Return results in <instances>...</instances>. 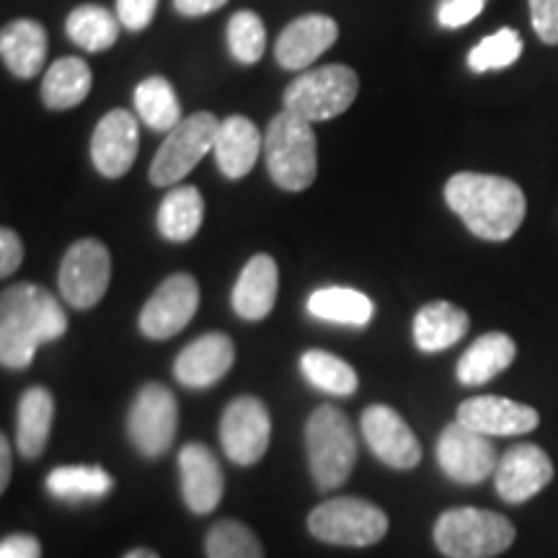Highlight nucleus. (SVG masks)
<instances>
[{
  "instance_id": "obj_1",
  "label": "nucleus",
  "mask_w": 558,
  "mask_h": 558,
  "mask_svg": "<svg viewBox=\"0 0 558 558\" xmlns=\"http://www.w3.org/2000/svg\"><path fill=\"white\" fill-rule=\"evenodd\" d=\"M68 331V316L50 290L19 282L0 295V362L9 369H26L37 349Z\"/></svg>"
},
{
  "instance_id": "obj_2",
  "label": "nucleus",
  "mask_w": 558,
  "mask_h": 558,
  "mask_svg": "<svg viewBox=\"0 0 558 558\" xmlns=\"http://www.w3.org/2000/svg\"><path fill=\"white\" fill-rule=\"evenodd\" d=\"M445 202L473 235L494 243L512 239L527 213L520 186L494 173H456L445 184Z\"/></svg>"
},
{
  "instance_id": "obj_3",
  "label": "nucleus",
  "mask_w": 558,
  "mask_h": 558,
  "mask_svg": "<svg viewBox=\"0 0 558 558\" xmlns=\"http://www.w3.org/2000/svg\"><path fill=\"white\" fill-rule=\"evenodd\" d=\"M269 177L279 190L305 192L316 181L318 145L313 122L282 109L264 135Z\"/></svg>"
},
{
  "instance_id": "obj_4",
  "label": "nucleus",
  "mask_w": 558,
  "mask_h": 558,
  "mask_svg": "<svg viewBox=\"0 0 558 558\" xmlns=\"http://www.w3.org/2000/svg\"><path fill=\"white\" fill-rule=\"evenodd\" d=\"M305 450L313 481L320 492L347 484L357 463V437L344 411L320 407L305 422Z\"/></svg>"
},
{
  "instance_id": "obj_5",
  "label": "nucleus",
  "mask_w": 558,
  "mask_h": 558,
  "mask_svg": "<svg viewBox=\"0 0 558 558\" xmlns=\"http://www.w3.org/2000/svg\"><path fill=\"white\" fill-rule=\"evenodd\" d=\"M514 535L505 514L476 507L448 509L435 525V543L448 558H494L512 546Z\"/></svg>"
},
{
  "instance_id": "obj_6",
  "label": "nucleus",
  "mask_w": 558,
  "mask_h": 558,
  "mask_svg": "<svg viewBox=\"0 0 558 558\" xmlns=\"http://www.w3.org/2000/svg\"><path fill=\"white\" fill-rule=\"evenodd\" d=\"M360 94V78L347 65H324L292 81L284 90V109L308 122H329L344 114Z\"/></svg>"
},
{
  "instance_id": "obj_7",
  "label": "nucleus",
  "mask_w": 558,
  "mask_h": 558,
  "mask_svg": "<svg viewBox=\"0 0 558 558\" xmlns=\"http://www.w3.org/2000/svg\"><path fill=\"white\" fill-rule=\"evenodd\" d=\"M313 538L331 546H375L386 538L388 514L378 505L357 497H337L318 505L308 514Z\"/></svg>"
},
{
  "instance_id": "obj_8",
  "label": "nucleus",
  "mask_w": 558,
  "mask_h": 558,
  "mask_svg": "<svg viewBox=\"0 0 558 558\" xmlns=\"http://www.w3.org/2000/svg\"><path fill=\"white\" fill-rule=\"evenodd\" d=\"M220 122L209 111H197V114L181 120L177 128L169 132V137L160 143L150 163V181L156 186L179 184L181 179L190 177L194 166L215 148Z\"/></svg>"
},
{
  "instance_id": "obj_9",
  "label": "nucleus",
  "mask_w": 558,
  "mask_h": 558,
  "mask_svg": "<svg viewBox=\"0 0 558 558\" xmlns=\"http://www.w3.org/2000/svg\"><path fill=\"white\" fill-rule=\"evenodd\" d=\"M128 429L140 456H166L179 429V403L171 388L160 386V383H148L140 388L130 407Z\"/></svg>"
},
{
  "instance_id": "obj_10",
  "label": "nucleus",
  "mask_w": 558,
  "mask_h": 558,
  "mask_svg": "<svg viewBox=\"0 0 558 558\" xmlns=\"http://www.w3.org/2000/svg\"><path fill=\"white\" fill-rule=\"evenodd\" d=\"M111 279L109 248L96 239L75 241L62 256L60 264V292L68 305L78 311L94 308L107 295Z\"/></svg>"
},
{
  "instance_id": "obj_11",
  "label": "nucleus",
  "mask_w": 558,
  "mask_h": 558,
  "mask_svg": "<svg viewBox=\"0 0 558 558\" xmlns=\"http://www.w3.org/2000/svg\"><path fill=\"white\" fill-rule=\"evenodd\" d=\"M199 308V284L186 271L166 277L140 311V331L148 339H171L186 329Z\"/></svg>"
},
{
  "instance_id": "obj_12",
  "label": "nucleus",
  "mask_w": 558,
  "mask_h": 558,
  "mask_svg": "<svg viewBox=\"0 0 558 558\" xmlns=\"http://www.w3.org/2000/svg\"><path fill=\"white\" fill-rule=\"evenodd\" d=\"M271 439V416L264 401L241 396L230 401L220 418V442L226 456L239 465H254L264 458Z\"/></svg>"
},
{
  "instance_id": "obj_13",
  "label": "nucleus",
  "mask_w": 558,
  "mask_h": 558,
  "mask_svg": "<svg viewBox=\"0 0 558 558\" xmlns=\"http://www.w3.org/2000/svg\"><path fill=\"white\" fill-rule=\"evenodd\" d=\"M437 460L445 476L458 481V484H481L484 478L494 476L499 465L497 448L492 445V439L469 429L458 418L439 435Z\"/></svg>"
},
{
  "instance_id": "obj_14",
  "label": "nucleus",
  "mask_w": 558,
  "mask_h": 558,
  "mask_svg": "<svg viewBox=\"0 0 558 558\" xmlns=\"http://www.w3.org/2000/svg\"><path fill=\"white\" fill-rule=\"evenodd\" d=\"M360 424L362 437H365L375 458L396 471L416 469L418 460H422V445L401 414H396L390 407H383V403H375V407L365 409Z\"/></svg>"
},
{
  "instance_id": "obj_15",
  "label": "nucleus",
  "mask_w": 558,
  "mask_h": 558,
  "mask_svg": "<svg viewBox=\"0 0 558 558\" xmlns=\"http://www.w3.org/2000/svg\"><path fill=\"white\" fill-rule=\"evenodd\" d=\"M499 497L509 505H522L533 499L554 481V463L546 456V450L533 442H522L509 448L499 458L497 471H494Z\"/></svg>"
},
{
  "instance_id": "obj_16",
  "label": "nucleus",
  "mask_w": 558,
  "mask_h": 558,
  "mask_svg": "<svg viewBox=\"0 0 558 558\" xmlns=\"http://www.w3.org/2000/svg\"><path fill=\"white\" fill-rule=\"evenodd\" d=\"M140 148V128L128 109L104 114L90 135V160L107 179H120L132 169Z\"/></svg>"
},
{
  "instance_id": "obj_17",
  "label": "nucleus",
  "mask_w": 558,
  "mask_h": 558,
  "mask_svg": "<svg viewBox=\"0 0 558 558\" xmlns=\"http://www.w3.org/2000/svg\"><path fill=\"white\" fill-rule=\"evenodd\" d=\"M458 422L486 437L527 435L541 424L538 411L501 396H473L458 407Z\"/></svg>"
},
{
  "instance_id": "obj_18",
  "label": "nucleus",
  "mask_w": 558,
  "mask_h": 558,
  "mask_svg": "<svg viewBox=\"0 0 558 558\" xmlns=\"http://www.w3.org/2000/svg\"><path fill=\"white\" fill-rule=\"evenodd\" d=\"M179 473H181V497L194 514H209L220 505L222 492H226V478L207 445L190 442L179 452Z\"/></svg>"
},
{
  "instance_id": "obj_19",
  "label": "nucleus",
  "mask_w": 558,
  "mask_h": 558,
  "mask_svg": "<svg viewBox=\"0 0 558 558\" xmlns=\"http://www.w3.org/2000/svg\"><path fill=\"white\" fill-rule=\"evenodd\" d=\"M233 339L220 331H213L184 347V352L173 362V375L184 388L205 390L226 378L228 369L233 367Z\"/></svg>"
},
{
  "instance_id": "obj_20",
  "label": "nucleus",
  "mask_w": 558,
  "mask_h": 558,
  "mask_svg": "<svg viewBox=\"0 0 558 558\" xmlns=\"http://www.w3.org/2000/svg\"><path fill=\"white\" fill-rule=\"evenodd\" d=\"M339 37L337 21L326 13H308L290 21L279 34L275 58L284 70H305L318 60Z\"/></svg>"
},
{
  "instance_id": "obj_21",
  "label": "nucleus",
  "mask_w": 558,
  "mask_h": 558,
  "mask_svg": "<svg viewBox=\"0 0 558 558\" xmlns=\"http://www.w3.org/2000/svg\"><path fill=\"white\" fill-rule=\"evenodd\" d=\"M262 148L259 130L248 117H228L220 122L218 137H215V163L226 179H243L256 166Z\"/></svg>"
},
{
  "instance_id": "obj_22",
  "label": "nucleus",
  "mask_w": 558,
  "mask_h": 558,
  "mask_svg": "<svg viewBox=\"0 0 558 558\" xmlns=\"http://www.w3.org/2000/svg\"><path fill=\"white\" fill-rule=\"evenodd\" d=\"M279 269L269 254H256L233 288V311L246 320L267 318L277 303Z\"/></svg>"
},
{
  "instance_id": "obj_23",
  "label": "nucleus",
  "mask_w": 558,
  "mask_h": 558,
  "mask_svg": "<svg viewBox=\"0 0 558 558\" xmlns=\"http://www.w3.org/2000/svg\"><path fill=\"white\" fill-rule=\"evenodd\" d=\"M0 54L5 68L21 81H29L45 68L47 60V32L39 21L16 19L3 26L0 34Z\"/></svg>"
},
{
  "instance_id": "obj_24",
  "label": "nucleus",
  "mask_w": 558,
  "mask_h": 558,
  "mask_svg": "<svg viewBox=\"0 0 558 558\" xmlns=\"http://www.w3.org/2000/svg\"><path fill=\"white\" fill-rule=\"evenodd\" d=\"M469 313L448 303V300H437V303H427L424 308H418L414 318V341L427 354L445 352L469 333Z\"/></svg>"
},
{
  "instance_id": "obj_25",
  "label": "nucleus",
  "mask_w": 558,
  "mask_h": 558,
  "mask_svg": "<svg viewBox=\"0 0 558 558\" xmlns=\"http://www.w3.org/2000/svg\"><path fill=\"white\" fill-rule=\"evenodd\" d=\"M518 354V344L512 337L501 331H488L484 337H478L473 344L465 349V354L458 362V380L463 386H484V383L494 380L499 373L514 362Z\"/></svg>"
},
{
  "instance_id": "obj_26",
  "label": "nucleus",
  "mask_w": 558,
  "mask_h": 558,
  "mask_svg": "<svg viewBox=\"0 0 558 558\" xmlns=\"http://www.w3.org/2000/svg\"><path fill=\"white\" fill-rule=\"evenodd\" d=\"M54 422V399L47 388H29L19 401L16 448L24 458L37 460L47 448Z\"/></svg>"
},
{
  "instance_id": "obj_27",
  "label": "nucleus",
  "mask_w": 558,
  "mask_h": 558,
  "mask_svg": "<svg viewBox=\"0 0 558 558\" xmlns=\"http://www.w3.org/2000/svg\"><path fill=\"white\" fill-rule=\"evenodd\" d=\"M205 218V199L197 186H173L158 207V233L171 243H186L199 233Z\"/></svg>"
},
{
  "instance_id": "obj_28",
  "label": "nucleus",
  "mask_w": 558,
  "mask_h": 558,
  "mask_svg": "<svg viewBox=\"0 0 558 558\" xmlns=\"http://www.w3.org/2000/svg\"><path fill=\"white\" fill-rule=\"evenodd\" d=\"M94 75L81 58L54 60L41 81V101L47 109H73L86 99Z\"/></svg>"
},
{
  "instance_id": "obj_29",
  "label": "nucleus",
  "mask_w": 558,
  "mask_h": 558,
  "mask_svg": "<svg viewBox=\"0 0 558 558\" xmlns=\"http://www.w3.org/2000/svg\"><path fill=\"white\" fill-rule=\"evenodd\" d=\"M313 318L344 326H367L373 318V300L354 288H320L308 298Z\"/></svg>"
},
{
  "instance_id": "obj_30",
  "label": "nucleus",
  "mask_w": 558,
  "mask_h": 558,
  "mask_svg": "<svg viewBox=\"0 0 558 558\" xmlns=\"http://www.w3.org/2000/svg\"><path fill=\"white\" fill-rule=\"evenodd\" d=\"M120 19H114V13L104 9V5L86 3L70 11L65 32L81 50L104 52L120 39Z\"/></svg>"
},
{
  "instance_id": "obj_31",
  "label": "nucleus",
  "mask_w": 558,
  "mask_h": 558,
  "mask_svg": "<svg viewBox=\"0 0 558 558\" xmlns=\"http://www.w3.org/2000/svg\"><path fill=\"white\" fill-rule=\"evenodd\" d=\"M135 111L156 132H171L184 120L177 90L163 75H150L135 88Z\"/></svg>"
},
{
  "instance_id": "obj_32",
  "label": "nucleus",
  "mask_w": 558,
  "mask_h": 558,
  "mask_svg": "<svg viewBox=\"0 0 558 558\" xmlns=\"http://www.w3.org/2000/svg\"><path fill=\"white\" fill-rule=\"evenodd\" d=\"M47 488L52 497L65 501L101 499L114 488V478L99 465H62L47 476Z\"/></svg>"
},
{
  "instance_id": "obj_33",
  "label": "nucleus",
  "mask_w": 558,
  "mask_h": 558,
  "mask_svg": "<svg viewBox=\"0 0 558 558\" xmlns=\"http://www.w3.org/2000/svg\"><path fill=\"white\" fill-rule=\"evenodd\" d=\"M300 369H303L305 380H308L313 388L331 396H352L360 386L354 367L337 357V354L324 352V349H308V352L300 357Z\"/></svg>"
},
{
  "instance_id": "obj_34",
  "label": "nucleus",
  "mask_w": 558,
  "mask_h": 558,
  "mask_svg": "<svg viewBox=\"0 0 558 558\" xmlns=\"http://www.w3.org/2000/svg\"><path fill=\"white\" fill-rule=\"evenodd\" d=\"M205 550L207 558H264L259 538L235 520H222L209 527Z\"/></svg>"
},
{
  "instance_id": "obj_35",
  "label": "nucleus",
  "mask_w": 558,
  "mask_h": 558,
  "mask_svg": "<svg viewBox=\"0 0 558 558\" xmlns=\"http://www.w3.org/2000/svg\"><path fill=\"white\" fill-rule=\"evenodd\" d=\"M228 47L230 54L243 65H254L267 50V29L254 11H239L228 21Z\"/></svg>"
},
{
  "instance_id": "obj_36",
  "label": "nucleus",
  "mask_w": 558,
  "mask_h": 558,
  "mask_svg": "<svg viewBox=\"0 0 558 558\" xmlns=\"http://www.w3.org/2000/svg\"><path fill=\"white\" fill-rule=\"evenodd\" d=\"M522 54V39L514 29H499L492 37H484L469 52V68L473 73H488L514 65Z\"/></svg>"
},
{
  "instance_id": "obj_37",
  "label": "nucleus",
  "mask_w": 558,
  "mask_h": 558,
  "mask_svg": "<svg viewBox=\"0 0 558 558\" xmlns=\"http://www.w3.org/2000/svg\"><path fill=\"white\" fill-rule=\"evenodd\" d=\"M484 5L486 0H442L437 9V21L445 29H460L476 19Z\"/></svg>"
},
{
  "instance_id": "obj_38",
  "label": "nucleus",
  "mask_w": 558,
  "mask_h": 558,
  "mask_svg": "<svg viewBox=\"0 0 558 558\" xmlns=\"http://www.w3.org/2000/svg\"><path fill=\"white\" fill-rule=\"evenodd\" d=\"M530 19L541 41L558 45V0H530Z\"/></svg>"
},
{
  "instance_id": "obj_39",
  "label": "nucleus",
  "mask_w": 558,
  "mask_h": 558,
  "mask_svg": "<svg viewBox=\"0 0 558 558\" xmlns=\"http://www.w3.org/2000/svg\"><path fill=\"white\" fill-rule=\"evenodd\" d=\"M158 0H117V19L124 29L143 32L156 16Z\"/></svg>"
},
{
  "instance_id": "obj_40",
  "label": "nucleus",
  "mask_w": 558,
  "mask_h": 558,
  "mask_svg": "<svg viewBox=\"0 0 558 558\" xmlns=\"http://www.w3.org/2000/svg\"><path fill=\"white\" fill-rule=\"evenodd\" d=\"M24 262V243L11 228L0 230V275L11 277Z\"/></svg>"
},
{
  "instance_id": "obj_41",
  "label": "nucleus",
  "mask_w": 558,
  "mask_h": 558,
  "mask_svg": "<svg viewBox=\"0 0 558 558\" xmlns=\"http://www.w3.org/2000/svg\"><path fill=\"white\" fill-rule=\"evenodd\" d=\"M0 558H41V546L34 535H9L0 543Z\"/></svg>"
},
{
  "instance_id": "obj_42",
  "label": "nucleus",
  "mask_w": 558,
  "mask_h": 558,
  "mask_svg": "<svg viewBox=\"0 0 558 558\" xmlns=\"http://www.w3.org/2000/svg\"><path fill=\"white\" fill-rule=\"evenodd\" d=\"M228 0H173V9L181 16L186 19H199V16H207V13L218 11L226 5Z\"/></svg>"
},
{
  "instance_id": "obj_43",
  "label": "nucleus",
  "mask_w": 558,
  "mask_h": 558,
  "mask_svg": "<svg viewBox=\"0 0 558 558\" xmlns=\"http://www.w3.org/2000/svg\"><path fill=\"white\" fill-rule=\"evenodd\" d=\"M11 471H13L11 442H9V437H0V492H5V488H9Z\"/></svg>"
},
{
  "instance_id": "obj_44",
  "label": "nucleus",
  "mask_w": 558,
  "mask_h": 558,
  "mask_svg": "<svg viewBox=\"0 0 558 558\" xmlns=\"http://www.w3.org/2000/svg\"><path fill=\"white\" fill-rule=\"evenodd\" d=\"M124 558H160V556L153 554V550H148V548H135V550H130Z\"/></svg>"
}]
</instances>
